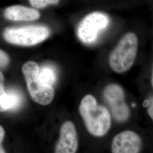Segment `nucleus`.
Wrapping results in <instances>:
<instances>
[{"label":"nucleus","mask_w":153,"mask_h":153,"mask_svg":"<svg viewBox=\"0 0 153 153\" xmlns=\"http://www.w3.org/2000/svg\"><path fill=\"white\" fill-rule=\"evenodd\" d=\"M79 111L88 131L91 134L102 137L107 133L111 124L110 113L105 107L98 104L94 96L87 95L84 97Z\"/></svg>","instance_id":"obj_1"},{"label":"nucleus","mask_w":153,"mask_h":153,"mask_svg":"<svg viewBox=\"0 0 153 153\" xmlns=\"http://www.w3.org/2000/svg\"><path fill=\"white\" fill-rule=\"evenodd\" d=\"M138 38L135 33L126 34L109 56V65L117 73H123L133 65L137 55Z\"/></svg>","instance_id":"obj_2"},{"label":"nucleus","mask_w":153,"mask_h":153,"mask_svg":"<svg viewBox=\"0 0 153 153\" xmlns=\"http://www.w3.org/2000/svg\"><path fill=\"white\" fill-rule=\"evenodd\" d=\"M40 68L33 61H27L22 66V72L25 77L28 90L33 100L39 104H50L55 96L52 86L43 82L39 78Z\"/></svg>","instance_id":"obj_3"},{"label":"nucleus","mask_w":153,"mask_h":153,"mask_svg":"<svg viewBox=\"0 0 153 153\" xmlns=\"http://www.w3.org/2000/svg\"><path fill=\"white\" fill-rule=\"evenodd\" d=\"M49 28L41 25H30L16 27L6 28L3 33L6 41L20 46H33L48 38Z\"/></svg>","instance_id":"obj_4"},{"label":"nucleus","mask_w":153,"mask_h":153,"mask_svg":"<svg viewBox=\"0 0 153 153\" xmlns=\"http://www.w3.org/2000/svg\"><path fill=\"white\" fill-rule=\"evenodd\" d=\"M109 23V17L104 13L95 11L90 13L79 23L77 28L78 37L85 44L93 43Z\"/></svg>","instance_id":"obj_5"},{"label":"nucleus","mask_w":153,"mask_h":153,"mask_svg":"<svg viewBox=\"0 0 153 153\" xmlns=\"http://www.w3.org/2000/svg\"><path fill=\"white\" fill-rule=\"evenodd\" d=\"M103 94L115 120L119 123L127 120L131 112L126 103L125 94L121 87L117 84H109L105 88Z\"/></svg>","instance_id":"obj_6"},{"label":"nucleus","mask_w":153,"mask_h":153,"mask_svg":"<svg viewBox=\"0 0 153 153\" xmlns=\"http://www.w3.org/2000/svg\"><path fill=\"white\" fill-rule=\"evenodd\" d=\"M141 146V139L136 133L126 131L114 137L111 150L113 153H137L140 152Z\"/></svg>","instance_id":"obj_7"},{"label":"nucleus","mask_w":153,"mask_h":153,"mask_svg":"<svg viewBox=\"0 0 153 153\" xmlns=\"http://www.w3.org/2000/svg\"><path fill=\"white\" fill-rule=\"evenodd\" d=\"M78 148V140L75 126L71 121L65 122L61 128L60 137L55 153H74Z\"/></svg>","instance_id":"obj_8"},{"label":"nucleus","mask_w":153,"mask_h":153,"mask_svg":"<svg viewBox=\"0 0 153 153\" xmlns=\"http://www.w3.org/2000/svg\"><path fill=\"white\" fill-rule=\"evenodd\" d=\"M4 16L6 19L13 21H33L38 19L40 14L35 8L13 5L6 9Z\"/></svg>","instance_id":"obj_9"},{"label":"nucleus","mask_w":153,"mask_h":153,"mask_svg":"<svg viewBox=\"0 0 153 153\" xmlns=\"http://www.w3.org/2000/svg\"><path fill=\"white\" fill-rule=\"evenodd\" d=\"M22 103V97L16 91H4L0 95V112L15 110Z\"/></svg>","instance_id":"obj_10"},{"label":"nucleus","mask_w":153,"mask_h":153,"mask_svg":"<svg viewBox=\"0 0 153 153\" xmlns=\"http://www.w3.org/2000/svg\"><path fill=\"white\" fill-rule=\"evenodd\" d=\"M39 76L43 82L52 86L57 81V76L54 69L49 66H45L40 69Z\"/></svg>","instance_id":"obj_11"},{"label":"nucleus","mask_w":153,"mask_h":153,"mask_svg":"<svg viewBox=\"0 0 153 153\" xmlns=\"http://www.w3.org/2000/svg\"><path fill=\"white\" fill-rule=\"evenodd\" d=\"M29 2L33 8L42 9L47 6L56 5L60 0H29Z\"/></svg>","instance_id":"obj_12"},{"label":"nucleus","mask_w":153,"mask_h":153,"mask_svg":"<svg viewBox=\"0 0 153 153\" xmlns=\"http://www.w3.org/2000/svg\"><path fill=\"white\" fill-rule=\"evenodd\" d=\"M10 62V58L4 51L0 49V68H5Z\"/></svg>","instance_id":"obj_13"},{"label":"nucleus","mask_w":153,"mask_h":153,"mask_svg":"<svg viewBox=\"0 0 153 153\" xmlns=\"http://www.w3.org/2000/svg\"><path fill=\"white\" fill-rule=\"evenodd\" d=\"M5 136V131L4 128L0 126V153H5V150L2 147V142Z\"/></svg>","instance_id":"obj_14"},{"label":"nucleus","mask_w":153,"mask_h":153,"mask_svg":"<svg viewBox=\"0 0 153 153\" xmlns=\"http://www.w3.org/2000/svg\"><path fill=\"white\" fill-rule=\"evenodd\" d=\"M148 113L153 120V98L150 99L148 105Z\"/></svg>","instance_id":"obj_15"},{"label":"nucleus","mask_w":153,"mask_h":153,"mask_svg":"<svg viewBox=\"0 0 153 153\" xmlns=\"http://www.w3.org/2000/svg\"><path fill=\"white\" fill-rule=\"evenodd\" d=\"M4 83V76H3V74L0 71V95L5 91Z\"/></svg>","instance_id":"obj_16"},{"label":"nucleus","mask_w":153,"mask_h":153,"mask_svg":"<svg viewBox=\"0 0 153 153\" xmlns=\"http://www.w3.org/2000/svg\"><path fill=\"white\" fill-rule=\"evenodd\" d=\"M152 86L153 88V72H152Z\"/></svg>","instance_id":"obj_17"}]
</instances>
